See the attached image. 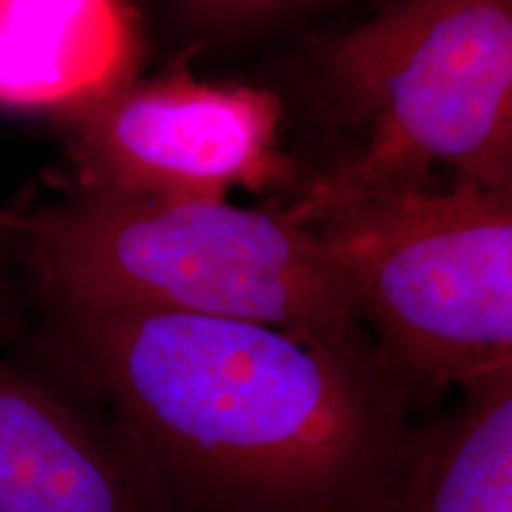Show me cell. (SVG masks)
Here are the masks:
<instances>
[{"label": "cell", "instance_id": "obj_9", "mask_svg": "<svg viewBox=\"0 0 512 512\" xmlns=\"http://www.w3.org/2000/svg\"><path fill=\"white\" fill-rule=\"evenodd\" d=\"M261 3H273V0H261Z\"/></svg>", "mask_w": 512, "mask_h": 512}, {"label": "cell", "instance_id": "obj_2", "mask_svg": "<svg viewBox=\"0 0 512 512\" xmlns=\"http://www.w3.org/2000/svg\"><path fill=\"white\" fill-rule=\"evenodd\" d=\"M0 238L50 306L252 320L375 356L323 245L283 209L74 188L0 214Z\"/></svg>", "mask_w": 512, "mask_h": 512}, {"label": "cell", "instance_id": "obj_5", "mask_svg": "<svg viewBox=\"0 0 512 512\" xmlns=\"http://www.w3.org/2000/svg\"><path fill=\"white\" fill-rule=\"evenodd\" d=\"M67 124L76 190L174 202H228L230 190L285 185L283 102L266 88L133 79Z\"/></svg>", "mask_w": 512, "mask_h": 512}, {"label": "cell", "instance_id": "obj_4", "mask_svg": "<svg viewBox=\"0 0 512 512\" xmlns=\"http://www.w3.org/2000/svg\"><path fill=\"white\" fill-rule=\"evenodd\" d=\"M306 228L408 396L512 368V188L394 192Z\"/></svg>", "mask_w": 512, "mask_h": 512}, {"label": "cell", "instance_id": "obj_3", "mask_svg": "<svg viewBox=\"0 0 512 512\" xmlns=\"http://www.w3.org/2000/svg\"><path fill=\"white\" fill-rule=\"evenodd\" d=\"M332 95L361 143L306 185L311 226L370 197L448 183L512 188V0H394L328 50Z\"/></svg>", "mask_w": 512, "mask_h": 512}, {"label": "cell", "instance_id": "obj_8", "mask_svg": "<svg viewBox=\"0 0 512 512\" xmlns=\"http://www.w3.org/2000/svg\"><path fill=\"white\" fill-rule=\"evenodd\" d=\"M463 392L448 418L413 434L394 512H512V368Z\"/></svg>", "mask_w": 512, "mask_h": 512}, {"label": "cell", "instance_id": "obj_7", "mask_svg": "<svg viewBox=\"0 0 512 512\" xmlns=\"http://www.w3.org/2000/svg\"><path fill=\"white\" fill-rule=\"evenodd\" d=\"M128 0H0V110L69 119L136 79Z\"/></svg>", "mask_w": 512, "mask_h": 512}, {"label": "cell", "instance_id": "obj_6", "mask_svg": "<svg viewBox=\"0 0 512 512\" xmlns=\"http://www.w3.org/2000/svg\"><path fill=\"white\" fill-rule=\"evenodd\" d=\"M0 512H178L117 420L0 361Z\"/></svg>", "mask_w": 512, "mask_h": 512}, {"label": "cell", "instance_id": "obj_1", "mask_svg": "<svg viewBox=\"0 0 512 512\" xmlns=\"http://www.w3.org/2000/svg\"><path fill=\"white\" fill-rule=\"evenodd\" d=\"M55 344L178 512H394L413 430L375 356L252 320L62 309Z\"/></svg>", "mask_w": 512, "mask_h": 512}]
</instances>
